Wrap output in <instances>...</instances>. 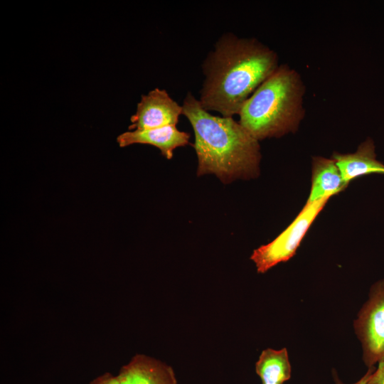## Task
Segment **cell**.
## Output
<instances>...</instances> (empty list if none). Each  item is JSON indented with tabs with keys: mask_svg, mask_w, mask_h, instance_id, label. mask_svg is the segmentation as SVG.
Here are the masks:
<instances>
[{
	"mask_svg": "<svg viewBox=\"0 0 384 384\" xmlns=\"http://www.w3.org/2000/svg\"><path fill=\"white\" fill-rule=\"evenodd\" d=\"M305 90L300 74L279 65L244 103L239 123L257 141L294 133L304 117Z\"/></svg>",
	"mask_w": 384,
	"mask_h": 384,
	"instance_id": "3",
	"label": "cell"
},
{
	"mask_svg": "<svg viewBox=\"0 0 384 384\" xmlns=\"http://www.w3.org/2000/svg\"><path fill=\"white\" fill-rule=\"evenodd\" d=\"M368 384H384V358L378 363V367L371 374Z\"/></svg>",
	"mask_w": 384,
	"mask_h": 384,
	"instance_id": "12",
	"label": "cell"
},
{
	"mask_svg": "<svg viewBox=\"0 0 384 384\" xmlns=\"http://www.w3.org/2000/svg\"><path fill=\"white\" fill-rule=\"evenodd\" d=\"M90 384H120V383L117 375L106 373L92 380Z\"/></svg>",
	"mask_w": 384,
	"mask_h": 384,
	"instance_id": "14",
	"label": "cell"
},
{
	"mask_svg": "<svg viewBox=\"0 0 384 384\" xmlns=\"http://www.w3.org/2000/svg\"><path fill=\"white\" fill-rule=\"evenodd\" d=\"M190 134L180 131L176 125L159 128L127 131L117 137L119 147H126L135 144H149L158 148L163 156L171 159L174 151L178 147L189 144Z\"/></svg>",
	"mask_w": 384,
	"mask_h": 384,
	"instance_id": "7",
	"label": "cell"
},
{
	"mask_svg": "<svg viewBox=\"0 0 384 384\" xmlns=\"http://www.w3.org/2000/svg\"><path fill=\"white\" fill-rule=\"evenodd\" d=\"M262 384H268V383H262Z\"/></svg>",
	"mask_w": 384,
	"mask_h": 384,
	"instance_id": "15",
	"label": "cell"
},
{
	"mask_svg": "<svg viewBox=\"0 0 384 384\" xmlns=\"http://www.w3.org/2000/svg\"><path fill=\"white\" fill-rule=\"evenodd\" d=\"M353 327L361 343L364 364L374 366L384 358V279L371 286Z\"/></svg>",
	"mask_w": 384,
	"mask_h": 384,
	"instance_id": "5",
	"label": "cell"
},
{
	"mask_svg": "<svg viewBox=\"0 0 384 384\" xmlns=\"http://www.w3.org/2000/svg\"><path fill=\"white\" fill-rule=\"evenodd\" d=\"M255 371L262 383L284 384L292 372L287 348L264 350L256 362Z\"/></svg>",
	"mask_w": 384,
	"mask_h": 384,
	"instance_id": "11",
	"label": "cell"
},
{
	"mask_svg": "<svg viewBox=\"0 0 384 384\" xmlns=\"http://www.w3.org/2000/svg\"><path fill=\"white\" fill-rule=\"evenodd\" d=\"M330 198H324L304 206L274 240L255 249L250 259L259 273H265L276 265L292 257L311 224Z\"/></svg>",
	"mask_w": 384,
	"mask_h": 384,
	"instance_id": "4",
	"label": "cell"
},
{
	"mask_svg": "<svg viewBox=\"0 0 384 384\" xmlns=\"http://www.w3.org/2000/svg\"><path fill=\"white\" fill-rule=\"evenodd\" d=\"M338 166L344 181L372 174H384V164L376 158L375 146L371 138L366 139L353 153L334 152L331 156Z\"/></svg>",
	"mask_w": 384,
	"mask_h": 384,
	"instance_id": "9",
	"label": "cell"
},
{
	"mask_svg": "<svg viewBox=\"0 0 384 384\" xmlns=\"http://www.w3.org/2000/svg\"><path fill=\"white\" fill-rule=\"evenodd\" d=\"M347 184L332 158L314 156L311 163V184L306 203L331 198L343 191Z\"/></svg>",
	"mask_w": 384,
	"mask_h": 384,
	"instance_id": "10",
	"label": "cell"
},
{
	"mask_svg": "<svg viewBox=\"0 0 384 384\" xmlns=\"http://www.w3.org/2000/svg\"><path fill=\"white\" fill-rule=\"evenodd\" d=\"M195 136L191 144L198 159L197 175L215 174L223 183L250 179L260 173L259 141L233 117L215 116L203 109L192 93L182 104Z\"/></svg>",
	"mask_w": 384,
	"mask_h": 384,
	"instance_id": "2",
	"label": "cell"
},
{
	"mask_svg": "<svg viewBox=\"0 0 384 384\" xmlns=\"http://www.w3.org/2000/svg\"><path fill=\"white\" fill-rule=\"evenodd\" d=\"M375 369V368L374 366L368 368L366 373L358 381L352 384H368L371 374L373 373ZM332 376L335 384H346L339 378L336 370L334 369L332 370Z\"/></svg>",
	"mask_w": 384,
	"mask_h": 384,
	"instance_id": "13",
	"label": "cell"
},
{
	"mask_svg": "<svg viewBox=\"0 0 384 384\" xmlns=\"http://www.w3.org/2000/svg\"><path fill=\"white\" fill-rule=\"evenodd\" d=\"M182 112V105L171 98L166 90L156 87L142 95L128 128L132 131L176 126Z\"/></svg>",
	"mask_w": 384,
	"mask_h": 384,
	"instance_id": "6",
	"label": "cell"
},
{
	"mask_svg": "<svg viewBox=\"0 0 384 384\" xmlns=\"http://www.w3.org/2000/svg\"><path fill=\"white\" fill-rule=\"evenodd\" d=\"M117 377L120 384H177L170 366L142 354L123 366Z\"/></svg>",
	"mask_w": 384,
	"mask_h": 384,
	"instance_id": "8",
	"label": "cell"
},
{
	"mask_svg": "<svg viewBox=\"0 0 384 384\" xmlns=\"http://www.w3.org/2000/svg\"><path fill=\"white\" fill-rule=\"evenodd\" d=\"M279 66L277 53L257 38L225 33L202 64L198 101L208 112L233 117Z\"/></svg>",
	"mask_w": 384,
	"mask_h": 384,
	"instance_id": "1",
	"label": "cell"
}]
</instances>
